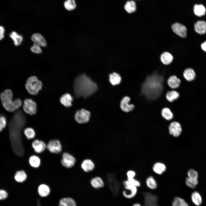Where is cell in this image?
<instances>
[{
  "label": "cell",
  "mask_w": 206,
  "mask_h": 206,
  "mask_svg": "<svg viewBox=\"0 0 206 206\" xmlns=\"http://www.w3.org/2000/svg\"><path fill=\"white\" fill-rule=\"evenodd\" d=\"M98 89L96 84L85 74L77 76L74 83L75 96L86 98L95 93Z\"/></svg>",
  "instance_id": "3"
},
{
  "label": "cell",
  "mask_w": 206,
  "mask_h": 206,
  "mask_svg": "<svg viewBox=\"0 0 206 206\" xmlns=\"http://www.w3.org/2000/svg\"><path fill=\"white\" fill-rule=\"evenodd\" d=\"M5 29L4 27L0 26V40L2 39L4 37Z\"/></svg>",
  "instance_id": "46"
},
{
  "label": "cell",
  "mask_w": 206,
  "mask_h": 206,
  "mask_svg": "<svg viewBox=\"0 0 206 206\" xmlns=\"http://www.w3.org/2000/svg\"><path fill=\"white\" fill-rule=\"evenodd\" d=\"M30 49L32 52L37 54H39L42 52L41 46L36 44H34L31 47Z\"/></svg>",
  "instance_id": "41"
},
{
  "label": "cell",
  "mask_w": 206,
  "mask_h": 206,
  "mask_svg": "<svg viewBox=\"0 0 206 206\" xmlns=\"http://www.w3.org/2000/svg\"><path fill=\"white\" fill-rule=\"evenodd\" d=\"M135 172L133 170H129L126 173L127 178H134L136 175Z\"/></svg>",
  "instance_id": "45"
},
{
  "label": "cell",
  "mask_w": 206,
  "mask_h": 206,
  "mask_svg": "<svg viewBox=\"0 0 206 206\" xmlns=\"http://www.w3.org/2000/svg\"><path fill=\"white\" fill-rule=\"evenodd\" d=\"M46 147L50 152L53 153H59L61 151L62 149L60 142L57 140L50 141L47 144Z\"/></svg>",
  "instance_id": "13"
},
{
  "label": "cell",
  "mask_w": 206,
  "mask_h": 206,
  "mask_svg": "<svg viewBox=\"0 0 206 206\" xmlns=\"http://www.w3.org/2000/svg\"><path fill=\"white\" fill-rule=\"evenodd\" d=\"M152 169L153 172L158 175L163 174L167 169L166 165L163 163L157 162L153 165Z\"/></svg>",
  "instance_id": "16"
},
{
  "label": "cell",
  "mask_w": 206,
  "mask_h": 206,
  "mask_svg": "<svg viewBox=\"0 0 206 206\" xmlns=\"http://www.w3.org/2000/svg\"><path fill=\"white\" fill-rule=\"evenodd\" d=\"M172 206H189L183 198L178 196L175 197L172 202Z\"/></svg>",
  "instance_id": "33"
},
{
  "label": "cell",
  "mask_w": 206,
  "mask_h": 206,
  "mask_svg": "<svg viewBox=\"0 0 206 206\" xmlns=\"http://www.w3.org/2000/svg\"><path fill=\"white\" fill-rule=\"evenodd\" d=\"M64 5L65 8L69 11L74 10L76 7L75 0H66L64 2Z\"/></svg>",
  "instance_id": "36"
},
{
  "label": "cell",
  "mask_w": 206,
  "mask_h": 206,
  "mask_svg": "<svg viewBox=\"0 0 206 206\" xmlns=\"http://www.w3.org/2000/svg\"><path fill=\"white\" fill-rule=\"evenodd\" d=\"M188 177L194 179H197L198 175L197 171L193 169H189L187 172Z\"/></svg>",
  "instance_id": "40"
},
{
  "label": "cell",
  "mask_w": 206,
  "mask_h": 206,
  "mask_svg": "<svg viewBox=\"0 0 206 206\" xmlns=\"http://www.w3.org/2000/svg\"><path fill=\"white\" fill-rule=\"evenodd\" d=\"M90 183L94 188L98 189L103 187L104 185L103 180L98 177H95L91 179Z\"/></svg>",
  "instance_id": "21"
},
{
  "label": "cell",
  "mask_w": 206,
  "mask_h": 206,
  "mask_svg": "<svg viewBox=\"0 0 206 206\" xmlns=\"http://www.w3.org/2000/svg\"><path fill=\"white\" fill-rule=\"evenodd\" d=\"M169 134L173 137L177 138L181 135L183 129L181 124L177 121L171 122L168 127Z\"/></svg>",
  "instance_id": "9"
},
{
  "label": "cell",
  "mask_w": 206,
  "mask_h": 206,
  "mask_svg": "<svg viewBox=\"0 0 206 206\" xmlns=\"http://www.w3.org/2000/svg\"><path fill=\"white\" fill-rule=\"evenodd\" d=\"M59 203L66 206H77L75 200L71 197H63L60 199Z\"/></svg>",
  "instance_id": "32"
},
{
  "label": "cell",
  "mask_w": 206,
  "mask_h": 206,
  "mask_svg": "<svg viewBox=\"0 0 206 206\" xmlns=\"http://www.w3.org/2000/svg\"><path fill=\"white\" fill-rule=\"evenodd\" d=\"M173 58L172 54L168 52H165L161 54L160 60L164 64H169L172 62Z\"/></svg>",
  "instance_id": "24"
},
{
  "label": "cell",
  "mask_w": 206,
  "mask_h": 206,
  "mask_svg": "<svg viewBox=\"0 0 206 206\" xmlns=\"http://www.w3.org/2000/svg\"><path fill=\"white\" fill-rule=\"evenodd\" d=\"M195 31L201 35L204 34L206 32V23L204 21H198L194 24Z\"/></svg>",
  "instance_id": "18"
},
{
  "label": "cell",
  "mask_w": 206,
  "mask_h": 206,
  "mask_svg": "<svg viewBox=\"0 0 206 206\" xmlns=\"http://www.w3.org/2000/svg\"><path fill=\"white\" fill-rule=\"evenodd\" d=\"M32 146L35 151L38 153L42 152L46 148V146L44 142L38 140H34L32 143Z\"/></svg>",
  "instance_id": "17"
},
{
  "label": "cell",
  "mask_w": 206,
  "mask_h": 206,
  "mask_svg": "<svg viewBox=\"0 0 206 206\" xmlns=\"http://www.w3.org/2000/svg\"><path fill=\"white\" fill-rule=\"evenodd\" d=\"M191 200L193 203L197 206H199L202 203V197L200 193L198 192H193L191 195Z\"/></svg>",
  "instance_id": "29"
},
{
  "label": "cell",
  "mask_w": 206,
  "mask_h": 206,
  "mask_svg": "<svg viewBox=\"0 0 206 206\" xmlns=\"http://www.w3.org/2000/svg\"><path fill=\"white\" fill-rule=\"evenodd\" d=\"M161 114L163 117L167 120H171L173 118V114L168 108H163L162 110Z\"/></svg>",
  "instance_id": "34"
},
{
  "label": "cell",
  "mask_w": 206,
  "mask_h": 206,
  "mask_svg": "<svg viewBox=\"0 0 206 206\" xmlns=\"http://www.w3.org/2000/svg\"><path fill=\"white\" fill-rule=\"evenodd\" d=\"M26 122L25 115L21 110L16 112L9 123V137L12 150L18 155L22 153L21 143V131Z\"/></svg>",
  "instance_id": "2"
},
{
  "label": "cell",
  "mask_w": 206,
  "mask_h": 206,
  "mask_svg": "<svg viewBox=\"0 0 206 206\" xmlns=\"http://www.w3.org/2000/svg\"><path fill=\"white\" fill-rule=\"evenodd\" d=\"M6 120L4 116L0 117V132L5 127L6 125Z\"/></svg>",
  "instance_id": "43"
},
{
  "label": "cell",
  "mask_w": 206,
  "mask_h": 206,
  "mask_svg": "<svg viewBox=\"0 0 206 206\" xmlns=\"http://www.w3.org/2000/svg\"><path fill=\"white\" fill-rule=\"evenodd\" d=\"M81 167L84 172H88L94 169L95 167V165L91 160L86 159L82 163Z\"/></svg>",
  "instance_id": "19"
},
{
  "label": "cell",
  "mask_w": 206,
  "mask_h": 206,
  "mask_svg": "<svg viewBox=\"0 0 206 206\" xmlns=\"http://www.w3.org/2000/svg\"><path fill=\"white\" fill-rule=\"evenodd\" d=\"M123 185L125 189L122 191L123 196L128 199L134 197L137 194L138 187L132 184L127 180L123 181Z\"/></svg>",
  "instance_id": "6"
},
{
  "label": "cell",
  "mask_w": 206,
  "mask_h": 206,
  "mask_svg": "<svg viewBox=\"0 0 206 206\" xmlns=\"http://www.w3.org/2000/svg\"><path fill=\"white\" fill-rule=\"evenodd\" d=\"M39 195L42 197H45L49 195L50 192V190L47 185L45 184L40 185L37 189Z\"/></svg>",
  "instance_id": "23"
},
{
  "label": "cell",
  "mask_w": 206,
  "mask_h": 206,
  "mask_svg": "<svg viewBox=\"0 0 206 206\" xmlns=\"http://www.w3.org/2000/svg\"><path fill=\"white\" fill-rule=\"evenodd\" d=\"M185 184L189 187L194 189L198 184L197 179H194L187 177L185 179Z\"/></svg>",
  "instance_id": "37"
},
{
  "label": "cell",
  "mask_w": 206,
  "mask_h": 206,
  "mask_svg": "<svg viewBox=\"0 0 206 206\" xmlns=\"http://www.w3.org/2000/svg\"><path fill=\"white\" fill-rule=\"evenodd\" d=\"M15 180L18 182H23L25 181L27 178V175L23 171H17L15 175Z\"/></svg>",
  "instance_id": "35"
},
{
  "label": "cell",
  "mask_w": 206,
  "mask_h": 206,
  "mask_svg": "<svg viewBox=\"0 0 206 206\" xmlns=\"http://www.w3.org/2000/svg\"><path fill=\"white\" fill-rule=\"evenodd\" d=\"M31 39L34 44L42 47H45L47 45V42L45 39L39 33H36L33 34L31 36Z\"/></svg>",
  "instance_id": "14"
},
{
  "label": "cell",
  "mask_w": 206,
  "mask_h": 206,
  "mask_svg": "<svg viewBox=\"0 0 206 206\" xmlns=\"http://www.w3.org/2000/svg\"><path fill=\"white\" fill-rule=\"evenodd\" d=\"M172 29L173 32L179 37L182 38L187 37V29L184 25L176 23L172 25Z\"/></svg>",
  "instance_id": "12"
},
{
  "label": "cell",
  "mask_w": 206,
  "mask_h": 206,
  "mask_svg": "<svg viewBox=\"0 0 206 206\" xmlns=\"http://www.w3.org/2000/svg\"><path fill=\"white\" fill-rule=\"evenodd\" d=\"M7 193L3 190H0V200L5 199L7 197Z\"/></svg>",
  "instance_id": "44"
},
{
  "label": "cell",
  "mask_w": 206,
  "mask_h": 206,
  "mask_svg": "<svg viewBox=\"0 0 206 206\" xmlns=\"http://www.w3.org/2000/svg\"><path fill=\"white\" fill-rule=\"evenodd\" d=\"M30 165L33 167L37 168L38 167L40 164V161L39 158L35 156H31L29 160Z\"/></svg>",
  "instance_id": "38"
},
{
  "label": "cell",
  "mask_w": 206,
  "mask_h": 206,
  "mask_svg": "<svg viewBox=\"0 0 206 206\" xmlns=\"http://www.w3.org/2000/svg\"><path fill=\"white\" fill-rule=\"evenodd\" d=\"M132 206H142V205L140 203H134Z\"/></svg>",
  "instance_id": "48"
},
{
  "label": "cell",
  "mask_w": 206,
  "mask_h": 206,
  "mask_svg": "<svg viewBox=\"0 0 206 206\" xmlns=\"http://www.w3.org/2000/svg\"><path fill=\"white\" fill-rule=\"evenodd\" d=\"M58 206H65L64 205V204H63L62 203H59Z\"/></svg>",
  "instance_id": "49"
},
{
  "label": "cell",
  "mask_w": 206,
  "mask_h": 206,
  "mask_svg": "<svg viewBox=\"0 0 206 206\" xmlns=\"http://www.w3.org/2000/svg\"><path fill=\"white\" fill-rule=\"evenodd\" d=\"M193 10L195 14L199 17L204 16L206 13L205 8L204 6L201 4L195 5Z\"/></svg>",
  "instance_id": "27"
},
{
  "label": "cell",
  "mask_w": 206,
  "mask_h": 206,
  "mask_svg": "<svg viewBox=\"0 0 206 206\" xmlns=\"http://www.w3.org/2000/svg\"><path fill=\"white\" fill-rule=\"evenodd\" d=\"M181 83L180 79L175 75L170 76L167 80L168 86L173 90L179 87Z\"/></svg>",
  "instance_id": "15"
},
{
  "label": "cell",
  "mask_w": 206,
  "mask_h": 206,
  "mask_svg": "<svg viewBox=\"0 0 206 206\" xmlns=\"http://www.w3.org/2000/svg\"><path fill=\"white\" fill-rule=\"evenodd\" d=\"M73 98L71 95L69 93H66L62 95L60 98L61 103L67 107L72 105Z\"/></svg>",
  "instance_id": "20"
},
{
  "label": "cell",
  "mask_w": 206,
  "mask_h": 206,
  "mask_svg": "<svg viewBox=\"0 0 206 206\" xmlns=\"http://www.w3.org/2000/svg\"><path fill=\"white\" fill-rule=\"evenodd\" d=\"M183 75L184 78L188 82L193 80L196 76L194 70L192 69L189 68H187L184 70Z\"/></svg>",
  "instance_id": "22"
},
{
  "label": "cell",
  "mask_w": 206,
  "mask_h": 206,
  "mask_svg": "<svg viewBox=\"0 0 206 206\" xmlns=\"http://www.w3.org/2000/svg\"><path fill=\"white\" fill-rule=\"evenodd\" d=\"M9 36L13 41L15 45L16 46L20 45L23 40V37L15 31L11 32Z\"/></svg>",
  "instance_id": "31"
},
{
  "label": "cell",
  "mask_w": 206,
  "mask_h": 206,
  "mask_svg": "<svg viewBox=\"0 0 206 206\" xmlns=\"http://www.w3.org/2000/svg\"><path fill=\"white\" fill-rule=\"evenodd\" d=\"M127 180L132 184L137 187H140L141 185L140 182L134 178H127Z\"/></svg>",
  "instance_id": "42"
},
{
  "label": "cell",
  "mask_w": 206,
  "mask_h": 206,
  "mask_svg": "<svg viewBox=\"0 0 206 206\" xmlns=\"http://www.w3.org/2000/svg\"><path fill=\"white\" fill-rule=\"evenodd\" d=\"M124 8L128 13H131L134 12L136 9L135 2L133 0L127 1L124 6Z\"/></svg>",
  "instance_id": "30"
},
{
  "label": "cell",
  "mask_w": 206,
  "mask_h": 206,
  "mask_svg": "<svg viewBox=\"0 0 206 206\" xmlns=\"http://www.w3.org/2000/svg\"><path fill=\"white\" fill-rule=\"evenodd\" d=\"M145 183L147 187L151 190H155L157 187V182L154 177L152 176H150L147 178Z\"/></svg>",
  "instance_id": "25"
},
{
  "label": "cell",
  "mask_w": 206,
  "mask_h": 206,
  "mask_svg": "<svg viewBox=\"0 0 206 206\" xmlns=\"http://www.w3.org/2000/svg\"><path fill=\"white\" fill-rule=\"evenodd\" d=\"M36 103L31 99L27 98L24 101L23 110L26 113L31 115L35 114L37 111Z\"/></svg>",
  "instance_id": "7"
},
{
  "label": "cell",
  "mask_w": 206,
  "mask_h": 206,
  "mask_svg": "<svg viewBox=\"0 0 206 206\" xmlns=\"http://www.w3.org/2000/svg\"><path fill=\"white\" fill-rule=\"evenodd\" d=\"M42 86L41 82L35 76L29 77L25 84V87L27 92L32 95H36L38 94L41 89Z\"/></svg>",
  "instance_id": "5"
},
{
  "label": "cell",
  "mask_w": 206,
  "mask_h": 206,
  "mask_svg": "<svg viewBox=\"0 0 206 206\" xmlns=\"http://www.w3.org/2000/svg\"><path fill=\"white\" fill-rule=\"evenodd\" d=\"M180 95L178 92L174 90L167 92L166 94V97L167 100L172 102L177 99L179 97Z\"/></svg>",
  "instance_id": "28"
},
{
  "label": "cell",
  "mask_w": 206,
  "mask_h": 206,
  "mask_svg": "<svg viewBox=\"0 0 206 206\" xmlns=\"http://www.w3.org/2000/svg\"><path fill=\"white\" fill-rule=\"evenodd\" d=\"M90 116V112L84 109L77 111L75 115L76 121L80 124L86 123L89 121Z\"/></svg>",
  "instance_id": "8"
},
{
  "label": "cell",
  "mask_w": 206,
  "mask_h": 206,
  "mask_svg": "<svg viewBox=\"0 0 206 206\" xmlns=\"http://www.w3.org/2000/svg\"><path fill=\"white\" fill-rule=\"evenodd\" d=\"M62 157L61 162L64 167L70 168L74 165L76 163V159L71 154L68 152H64L62 154Z\"/></svg>",
  "instance_id": "11"
},
{
  "label": "cell",
  "mask_w": 206,
  "mask_h": 206,
  "mask_svg": "<svg viewBox=\"0 0 206 206\" xmlns=\"http://www.w3.org/2000/svg\"><path fill=\"white\" fill-rule=\"evenodd\" d=\"M13 93L9 89H6L0 94V99L4 108L7 111L13 112L18 110L21 106L22 101L19 99L13 100Z\"/></svg>",
  "instance_id": "4"
},
{
  "label": "cell",
  "mask_w": 206,
  "mask_h": 206,
  "mask_svg": "<svg viewBox=\"0 0 206 206\" xmlns=\"http://www.w3.org/2000/svg\"><path fill=\"white\" fill-rule=\"evenodd\" d=\"M131 98L128 96H124L120 102V107L124 112L128 113L132 111L135 108L133 104L130 103Z\"/></svg>",
  "instance_id": "10"
},
{
  "label": "cell",
  "mask_w": 206,
  "mask_h": 206,
  "mask_svg": "<svg viewBox=\"0 0 206 206\" xmlns=\"http://www.w3.org/2000/svg\"><path fill=\"white\" fill-rule=\"evenodd\" d=\"M167 79L164 76L155 72L146 76L141 87V95L146 99H156L168 92Z\"/></svg>",
  "instance_id": "1"
},
{
  "label": "cell",
  "mask_w": 206,
  "mask_h": 206,
  "mask_svg": "<svg viewBox=\"0 0 206 206\" xmlns=\"http://www.w3.org/2000/svg\"><path fill=\"white\" fill-rule=\"evenodd\" d=\"M201 47L202 49L206 52V41L201 44Z\"/></svg>",
  "instance_id": "47"
},
{
  "label": "cell",
  "mask_w": 206,
  "mask_h": 206,
  "mask_svg": "<svg viewBox=\"0 0 206 206\" xmlns=\"http://www.w3.org/2000/svg\"><path fill=\"white\" fill-rule=\"evenodd\" d=\"M24 133L26 137L28 139L33 138L35 136V131L32 128L30 127L25 129Z\"/></svg>",
  "instance_id": "39"
},
{
  "label": "cell",
  "mask_w": 206,
  "mask_h": 206,
  "mask_svg": "<svg viewBox=\"0 0 206 206\" xmlns=\"http://www.w3.org/2000/svg\"><path fill=\"white\" fill-rule=\"evenodd\" d=\"M109 80L113 85L115 86L119 84L121 81L120 76L118 73L113 72L109 76Z\"/></svg>",
  "instance_id": "26"
}]
</instances>
